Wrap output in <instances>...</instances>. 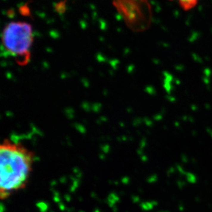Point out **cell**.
I'll use <instances>...</instances> for the list:
<instances>
[{"label": "cell", "mask_w": 212, "mask_h": 212, "mask_svg": "<svg viewBox=\"0 0 212 212\" xmlns=\"http://www.w3.org/2000/svg\"><path fill=\"white\" fill-rule=\"evenodd\" d=\"M35 163L32 150L20 142L0 141V199H6L27 186Z\"/></svg>", "instance_id": "1"}, {"label": "cell", "mask_w": 212, "mask_h": 212, "mask_svg": "<svg viewBox=\"0 0 212 212\" xmlns=\"http://www.w3.org/2000/svg\"><path fill=\"white\" fill-rule=\"evenodd\" d=\"M32 41V28L26 22H11L2 33V44L6 52L15 57L17 63L21 66L29 62Z\"/></svg>", "instance_id": "2"}, {"label": "cell", "mask_w": 212, "mask_h": 212, "mask_svg": "<svg viewBox=\"0 0 212 212\" xmlns=\"http://www.w3.org/2000/svg\"><path fill=\"white\" fill-rule=\"evenodd\" d=\"M126 25L134 32L148 29L152 19V7L147 0H112Z\"/></svg>", "instance_id": "3"}, {"label": "cell", "mask_w": 212, "mask_h": 212, "mask_svg": "<svg viewBox=\"0 0 212 212\" xmlns=\"http://www.w3.org/2000/svg\"><path fill=\"white\" fill-rule=\"evenodd\" d=\"M180 5L185 10H189L197 5L199 0H178Z\"/></svg>", "instance_id": "4"}]
</instances>
